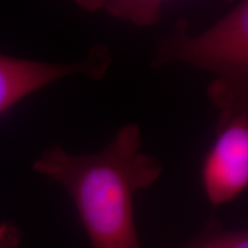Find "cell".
<instances>
[{"label":"cell","mask_w":248,"mask_h":248,"mask_svg":"<svg viewBox=\"0 0 248 248\" xmlns=\"http://www.w3.org/2000/svg\"><path fill=\"white\" fill-rule=\"evenodd\" d=\"M32 167L69 193L91 248H140L135 195L161 177L163 166L142 151L138 124L122 125L104 150L93 154H70L54 145Z\"/></svg>","instance_id":"cell-1"},{"label":"cell","mask_w":248,"mask_h":248,"mask_svg":"<svg viewBox=\"0 0 248 248\" xmlns=\"http://www.w3.org/2000/svg\"><path fill=\"white\" fill-rule=\"evenodd\" d=\"M179 20L160 40L152 61L154 69L181 62L215 74V82L248 91V2L240 1L208 30L194 37Z\"/></svg>","instance_id":"cell-2"},{"label":"cell","mask_w":248,"mask_h":248,"mask_svg":"<svg viewBox=\"0 0 248 248\" xmlns=\"http://www.w3.org/2000/svg\"><path fill=\"white\" fill-rule=\"evenodd\" d=\"M202 186L213 206L239 197L248 184V102L219 109L216 139L202 164Z\"/></svg>","instance_id":"cell-3"},{"label":"cell","mask_w":248,"mask_h":248,"mask_svg":"<svg viewBox=\"0 0 248 248\" xmlns=\"http://www.w3.org/2000/svg\"><path fill=\"white\" fill-rule=\"evenodd\" d=\"M110 61V52L101 45H95L88 59L75 63H48L0 53V115L63 77L82 74L94 79L102 78Z\"/></svg>","instance_id":"cell-4"},{"label":"cell","mask_w":248,"mask_h":248,"mask_svg":"<svg viewBox=\"0 0 248 248\" xmlns=\"http://www.w3.org/2000/svg\"><path fill=\"white\" fill-rule=\"evenodd\" d=\"M184 248H248L247 231L226 230L210 219L199 235Z\"/></svg>","instance_id":"cell-5"},{"label":"cell","mask_w":248,"mask_h":248,"mask_svg":"<svg viewBox=\"0 0 248 248\" xmlns=\"http://www.w3.org/2000/svg\"><path fill=\"white\" fill-rule=\"evenodd\" d=\"M18 234L12 226L0 228V248H17Z\"/></svg>","instance_id":"cell-6"}]
</instances>
